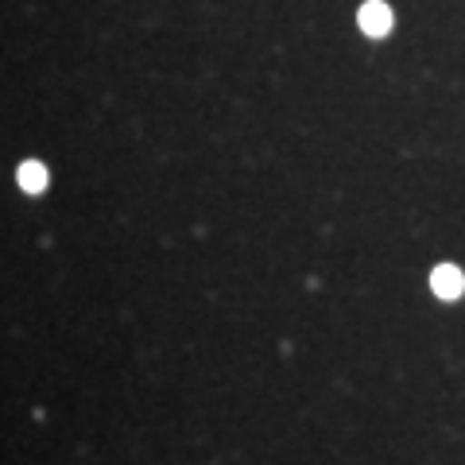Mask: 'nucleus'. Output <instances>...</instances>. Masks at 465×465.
I'll use <instances>...</instances> for the list:
<instances>
[{
	"mask_svg": "<svg viewBox=\"0 0 465 465\" xmlns=\"http://www.w3.org/2000/svg\"><path fill=\"white\" fill-rule=\"evenodd\" d=\"M430 287H434V295L439 299H458L465 291V275L454 264H439L430 272Z\"/></svg>",
	"mask_w": 465,
	"mask_h": 465,
	"instance_id": "f257e3e1",
	"label": "nucleus"
},
{
	"mask_svg": "<svg viewBox=\"0 0 465 465\" xmlns=\"http://www.w3.org/2000/svg\"><path fill=\"white\" fill-rule=\"evenodd\" d=\"M361 27H365L369 35H388V27H391L388 5H381V0H369V5L361 8Z\"/></svg>",
	"mask_w": 465,
	"mask_h": 465,
	"instance_id": "f03ea898",
	"label": "nucleus"
},
{
	"mask_svg": "<svg viewBox=\"0 0 465 465\" xmlns=\"http://www.w3.org/2000/svg\"><path fill=\"white\" fill-rule=\"evenodd\" d=\"M20 186H24L27 194L47 191V167H43V163H24L20 167Z\"/></svg>",
	"mask_w": 465,
	"mask_h": 465,
	"instance_id": "7ed1b4c3",
	"label": "nucleus"
}]
</instances>
